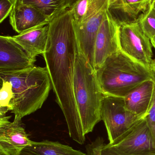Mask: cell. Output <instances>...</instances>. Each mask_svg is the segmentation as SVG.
Returning <instances> with one entry per match:
<instances>
[{
  "label": "cell",
  "mask_w": 155,
  "mask_h": 155,
  "mask_svg": "<svg viewBox=\"0 0 155 155\" xmlns=\"http://www.w3.org/2000/svg\"><path fill=\"white\" fill-rule=\"evenodd\" d=\"M155 82L153 80L146 81L125 97L126 109L144 118L153 98Z\"/></svg>",
  "instance_id": "obj_15"
},
{
  "label": "cell",
  "mask_w": 155,
  "mask_h": 155,
  "mask_svg": "<svg viewBox=\"0 0 155 155\" xmlns=\"http://www.w3.org/2000/svg\"><path fill=\"white\" fill-rule=\"evenodd\" d=\"M33 58L12 36H0V71H18L34 65Z\"/></svg>",
  "instance_id": "obj_11"
},
{
  "label": "cell",
  "mask_w": 155,
  "mask_h": 155,
  "mask_svg": "<svg viewBox=\"0 0 155 155\" xmlns=\"http://www.w3.org/2000/svg\"><path fill=\"white\" fill-rule=\"evenodd\" d=\"M14 5L22 4L37 9L50 20L66 9L65 0H13Z\"/></svg>",
  "instance_id": "obj_17"
},
{
  "label": "cell",
  "mask_w": 155,
  "mask_h": 155,
  "mask_svg": "<svg viewBox=\"0 0 155 155\" xmlns=\"http://www.w3.org/2000/svg\"><path fill=\"white\" fill-rule=\"evenodd\" d=\"M74 94L86 135L93 132L101 120L100 108L104 95L93 67L79 49L76 59Z\"/></svg>",
  "instance_id": "obj_4"
},
{
  "label": "cell",
  "mask_w": 155,
  "mask_h": 155,
  "mask_svg": "<svg viewBox=\"0 0 155 155\" xmlns=\"http://www.w3.org/2000/svg\"><path fill=\"white\" fill-rule=\"evenodd\" d=\"M154 1H155V0H154Z\"/></svg>",
  "instance_id": "obj_30"
},
{
  "label": "cell",
  "mask_w": 155,
  "mask_h": 155,
  "mask_svg": "<svg viewBox=\"0 0 155 155\" xmlns=\"http://www.w3.org/2000/svg\"><path fill=\"white\" fill-rule=\"evenodd\" d=\"M19 155H86V153L58 142L45 140L34 142L24 148Z\"/></svg>",
  "instance_id": "obj_16"
},
{
  "label": "cell",
  "mask_w": 155,
  "mask_h": 155,
  "mask_svg": "<svg viewBox=\"0 0 155 155\" xmlns=\"http://www.w3.org/2000/svg\"><path fill=\"white\" fill-rule=\"evenodd\" d=\"M104 145L103 137H98L93 142L86 146V155H101V151Z\"/></svg>",
  "instance_id": "obj_22"
},
{
  "label": "cell",
  "mask_w": 155,
  "mask_h": 155,
  "mask_svg": "<svg viewBox=\"0 0 155 155\" xmlns=\"http://www.w3.org/2000/svg\"><path fill=\"white\" fill-rule=\"evenodd\" d=\"M0 155H8L7 153L4 152L2 149H0Z\"/></svg>",
  "instance_id": "obj_28"
},
{
  "label": "cell",
  "mask_w": 155,
  "mask_h": 155,
  "mask_svg": "<svg viewBox=\"0 0 155 155\" xmlns=\"http://www.w3.org/2000/svg\"><path fill=\"white\" fill-rule=\"evenodd\" d=\"M78 0H65L66 8H71Z\"/></svg>",
  "instance_id": "obj_25"
},
{
  "label": "cell",
  "mask_w": 155,
  "mask_h": 155,
  "mask_svg": "<svg viewBox=\"0 0 155 155\" xmlns=\"http://www.w3.org/2000/svg\"><path fill=\"white\" fill-rule=\"evenodd\" d=\"M152 68L153 69L155 72V59H154V60H153V63H152Z\"/></svg>",
  "instance_id": "obj_27"
},
{
  "label": "cell",
  "mask_w": 155,
  "mask_h": 155,
  "mask_svg": "<svg viewBox=\"0 0 155 155\" xmlns=\"http://www.w3.org/2000/svg\"><path fill=\"white\" fill-rule=\"evenodd\" d=\"M14 3L13 0H0V23H2L8 15H10Z\"/></svg>",
  "instance_id": "obj_23"
},
{
  "label": "cell",
  "mask_w": 155,
  "mask_h": 155,
  "mask_svg": "<svg viewBox=\"0 0 155 155\" xmlns=\"http://www.w3.org/2000/svg\"><path fill=\"white\" fill-rule=\"evenodd\" d=\"M0 79L10 83L12 92L11 112L15 118L21 120L41 108L52 89L46 67L34 65L24 70L0 71Z\"/></svg>",
  "instance_id": "obj_2"
},
{
  "label": "cell",
  "mask_w": 155,
  "mask_h": 155,
  "mask_svg": "<svg viewBox=\"0 0 155 155\" xmlns=\"http://www.w3.org/2000/svg\"><path fill=\"white\" fill-rule=\"evenodd\" d=\"M11 116L0 117V149L8 155H19L25 147L34 141L29 139L21 124V119L15 118L9 121Z\"/></svg>",
  "instance_id": "obj_10"
},
{
  "label": "cell",
  "mask_w": 155,
  "mask_h": 155,
  "mask_svg": "<svg viewBox=\"0 0 155 155\" xmlns=\"http://www.w3.org/2000/svg\"><path fill=\"white\" fill-rule=\"evenodd\" d=\"M49 35L42 54L56 101L63 112L70 137L80 145L85 135L74 94V77L78 48L71 8L61 11L50 21Z\"/></svg>",
  "instance_id": "obj_1"
},
{
  "label": "cell",
  "mask_w": 155,
  "mask_h": 155,
  "mask_svg": "<svg viewBox=\"0 0 155 155\" xmlns=\"http://www.w3.org/2000/svg\"><path fill=\"white\" fill-rule=\"evenodd\" d=\"M119 25L120 51L145 66L153 69V46L137 20Z\"/></svg>",
  "instance_id": "obj_7"
},
{
  "label": "cell",
  "mask_w": 155,
  "mask_h": 155,
  "mask_svg": "<svg viewBox=\"0 0 155 155\" xmlns=\"http://www.w3.org/2000/svg\"><path fill=\"white\" fill-rule=\"evenodd\" d=\"M120 25L106 12L96 39L94 51L93 68L99 69L109 56L120 50L119 33Z\"/></svg>",
  "instance_id": "obj_8"
},
{
  "label": "cell",
  "mask_w": 155,
  "mask_h": 155,
  "mask_svg": "<svg viewBox=\"0 0 155 155\" xmlns=\"http://www.w3.org/2000/svg\"><path fill=\"white\" fill-rule=\"evenodd\" d=\"M110 2L88 0L87 11L83 21L79 24H73L78 49L93 67L96 39L108 11Z\"/></svg>",
  "instance_id": "obj_6"
},
{
  "label": "cell",
  "mask_w": 155,
  "mask_h": 155,
  "mask_svg": "<svg viewBox=\"0 0 155 155\" xmlns=\"http://www.w3.org/2000/svg\"><path fill=\"white\" fill-rule=\"evenodd\" d=\"M0 90V117L6 115L11 110V104L12 98V92L10 83L1 79Z\"/></svg>",
  "instance_id": "obj_19"
},
{
  "label": "cell",
  "mask_w": 155,
  "mask_h": 155,
  "mask_svg": "<svg viewBox=\"0 0 155 155\" xmlns=\"http://www.w3.org/2000/svg\"><path fill=\"white\" fill-rule=\"evenodd\" d=\"M100 117L106 127L111 145L120 141L143 118L126 109L123 97L108 95L103 97Z\"/></svg>",
  "instance_id": "obj_5"
},
{
  "label": "cell",
  "mask_w": 155,
  "mask_h": 155,
  "mask_svg": "<svg viewBox=\"0 0 155 155\" xmlns=\"http://www.w3.org/2000/svg\"><path fill=\"white\" fill-rule=\"evenodd\" d=\"M49 25L31 29L12 36L32 58H36L45 51L49 35Z\"/></svg>",
  "instance_id": "obj_14"
},
{
  "label": "cell",
  "mask_w": 155,
  "mask_h": 155,
  "mask_svg": "<svg viewBox=\"0 0 155 155\" xmlns=\"http://www.w3.org/2000/svg\"><path fill=\"white\" fill-rule=\"evenodd\" d=\"M145 34L151 39L155 35V1L153 0L144 12L137 19Z\"/></svg>",
  "instance_id": "obj_18"
},
{
  "label": "cell",
  "mask_w": 155,
  "mask_h": 155,
  "mask_svg": "<svg viewBox=\"0 0 155 155\" xmlns=\"http://www.w3.org/2000/svg\"><path fill=\"white\" fill-rule=\"evenodd\" d=\"M153 0H110L108 11L119 24L136 21Z\"/></svg>",
  "instance_id": "obj_13"
},
{
  "label": "cell",
  "mask_w": 155,
  "mask_h": 155,
  "mask_svg": "<svg viewBox=\"0 0 155 155\" xmlns=\"http://www.w3.org/2000/svg\"><path fill=\"white\" fill-rule=\"evenodd\" d=\"M10 23L18 34L48 25L51 20L34 7L22 4L14 5Z\"/></svg>",
  "instance_id": "obj_12"
},
{
  "label": "cell",
  "mask_w": 155,
  "mask_h": 155,
  "mask_svg": "<svg viewBox=\"0 0 155 155\" xmlns=\"http://www.w3.org/2000/svg\"><path fill=\"white\" fill-rule=\"evenodd\" d=\"M150 41H151L152 46L155 49V35L153 37H152V38L150 39Z\"/></svg>",
  "instance_id": "obj_26"
},
{
  "label": "cell",
  "mask_w": 155,
  "mask_h": 155,
  "mask_svg": "<svg viewBox=\"0 0 155 155\" xmlns=\"http://www.w3.org/2000/svg\"><path fill=\"white\" fill-rule=\"evenodd\" d=\"M101 155H126L120 153L111 148L107 144H105L101 151Z\"/></svg>",
  "instance_id": "obj_24"
},
{
  "label": "cell",
  "mask_w": 155,
  "mask_h": 155,
  "mask_svg": "<svg viewBox=\"0 0 155 155\" xmlns=\"http://www.w3.org/2000/svg\"><path fill=\"white\" fill-rule=\"evenodd\" d=\"M87 6L88 0H78L71 8L73 24H79L83 21Z\"/></svg>",
  "instance_id": "obj_20"
},
{
  "label": "cell",
  "mask_w": 155,
  "mask_h": 155,
  "mask_svg": "<svg viewBox=\"0 0 155 155\" xmlns=\"http://www.w3.org/2000/svg\"><path fill=\"white\" fill-rule=\"evenodd\" d=\"M144 118L155 142V82L153 98Z\"/></svg>",
  "instance_id": "obj_21"
},
{
  "label": "cell",
  "mask_w": 155,
  "mask_h": 155,
  "mask_svg": "<svg viewBox=\"0 0 155 155\" xmlns=\"http://www.w3.org/2000/svg\"><path fill=\"white\" fill-rule=\"evenodd\" d=\"M147 155H155V152L154 153H152L149 154Z\"/></svg>",
  "instance_id": "obj_29"
},
{
  "label": "cell",
  "mask_w": 155,
  "mask_h": 155,
  "mask_svg": "<svg viewBox=\"0 0 155 155\" xmlns=\"http://www.w3.org/2000/svg\"><path fill=\"white\" fill-rule=\"evenodd\" d=\"M107 145L124 155H147L155 152V142L144 118L119 142Z\"/></svg>",
  "instance_id": "obj_9"
},
{
  "label": "cell",
  "mask_w": 155,
  "mask_h": 155,
  "mask_svg": "<svg viewBox=\"0 0 155 155\" xmlns=\"http://www.w3.org/2000/svg\"><path fill=\"white\" fill-rule=\"evenodd\" d=\"M104 95L124 97L144 82L155 81L153 69L118 51L95 71Z\"/></svg>",
  "instance_id": "obj_3"
}]
</instances>
